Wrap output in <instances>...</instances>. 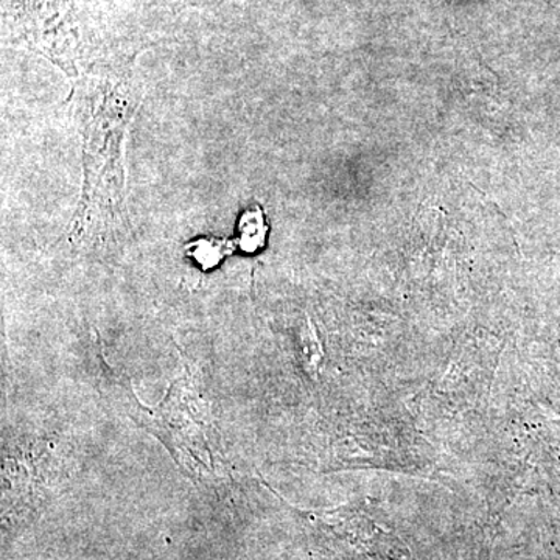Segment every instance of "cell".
<instances>
[{"instance_id":"obj_3","label":"cell","mask_w":560,"mask_h":560,"mask_svg":"<svg viewBox=\"0 0 560 560\" xmlns=\"http://www.w3.org/2000/svg\"><path fill=\"white\" fill-rule=\"evenodd\" d=\"M234 246H237L235 241H217V238H200L186 246L187 254L197 261L202 270H210L217 267L228 254L232 253Z\"/></svg>"},{"instance_id":"obj_1","label":"cell","mask_w":560,"mask_h":560,"mask_svg":"<svg viewBox=\"0 0 560 560\" xmlns=\"http://www.w3.org/2000/svg\"><path fill=\"white\" fill-rule=\"evenodd\" d=\"M79 90L84 186L75 224L84 231L92 221L114 223L124 212L121 149L139 98L130 81H92Z\"/></svg>"},{"instance_id":"obj_2","label":"cell","mask_w":560,"mask_h":560,"mask_svg":"<svg viewBox=\"0 0 560 560\" xmlns=\"http://www.w3.org/2000/svg\"><path fill=\"white\" fill-rule=\"evenodd\" d=\"M268 231H270V228H268L267 220H265L264 210L260 206H253V208L246 209L245 213H242L241 224H238V235L241 237L235 243L243 253H257L267 243Z\"/></svg>"}]
</instances>
